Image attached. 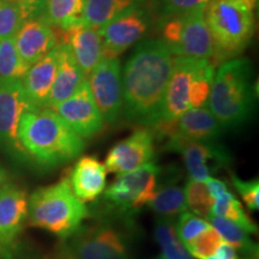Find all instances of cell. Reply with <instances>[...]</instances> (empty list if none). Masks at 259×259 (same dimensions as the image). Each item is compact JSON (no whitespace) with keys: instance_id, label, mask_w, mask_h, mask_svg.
<instances>
[{"instance_id":"cell-24","label":"cell","mask_w":259,"mask_h":259,"mask_svg":"<svg viewBox=\"0 0 259 259\" xmlns=\"http://www.w3.org/2000/svg\"><path fill=\"white\" fill-rule=\"evenodd\" d=\"M88 0H48L42 16L57 30L65 31L82 19Z\"/></svg>"},{"instance_id":"cell-42","label":"cell","mask_w":259,"mask_h":259,"mask_svg":"<svg viewBox=\"0 0 259 259\" xmlns=\"http://www.w3.org/2000/svg\"><path fill=\"white\" fill-rule=\"evenodd\" d=\"M154 259H166L163 257V255H160V257H156V258H154Z\"/></svg>"},{"instance_id":"cell-34","label":"cell","mask_w":259,"mask_h":259,"mask_svg":"<svg viewBox=\"0 0 259 259\" xmlns=\"http://www.w3.org/2000/svg\"><path fill=\"white\" fill-rule=\"evenodd\" d=\"M211 225L205 220L194 215L192 212L185 211L180 213L179 221L177 223L176 233L179 240L185 245L186 242L192 240L197 235L200 234L203 231L208 229Z\"/></svg>"},{"instance_id":"cell-21","label":"cell","mask_w":259,"mask_h":259,"mask_svg":"<svg viewBox=\"0 0 259 259\" xmlns=\"http://www.w3.org/2000/svg\"><path fill=\"white\" fill-rule=\"evenodd\" d=\"M87 79V76L74 60L70 47L59 42L58 45V69L56 79L52 85L51 93L45 105V108L53 109L59 103L69 99L79 85Z\"/></svg>"},{"instance_id":"cell-30","label":"cell","mask_w":259,"mask_h":259,"mask_svg":"<svg viewBox=\"0 0 259 259\" xmlns=\"http://www.w3.org/2000/svg\"><path fill=\"white\" fill-rule=\"evenodd\" d=\"M184 194L187 209H190L194 215L202 219H208L211 215L213 199L210 196L205 183L190 179L189 183H186Z\"/></svg>"},{"instance_id":"cell-43","label":"cell","mask_w":259,"mask_h":259,"mask_svg":"<svg viewBox=\"0 0 259 259\" xmlns=\"http://www.w3.org/2000/svg\"><path fill=\"white\" fill-rule=\"evenodd\" d=\"M4 185H5V184H4ZM4 185H3V186H4ZM3 186H0V191H2V187H3Z\"/></svg>"},{"instance_id":"cell-28","label":"cell","mask_w":259,"mask_h":259,"mask_svg":"<svg viewBox=\"0 0 259 259\" xmlns=\"http://www.w3.org/2000/svg\"><path fill=\"white\" fill-rule=\"evenodd\" d=\"M155 239L166 259H193L177 236L176 228L168 218H160L156 221Z\"/></svg>"},{"instance_id":"cell-4","label":"cell","mask_w":259,"mask_h":259,"mask_svg":"<svg viewBox=\"0 0 259 259\" xmlns=\"http://www.w3.org/2000/svg\"><path fill=\"white\" fill-rule=\"evenodd\" d=\"M89 210L74 196L69 178L40 187L28 197V225L57 235L61 240L77 232Z\"/></svg>"},{"instance_id":"cell-5","label":"cell","mask_w":259,"mask_h":259,"mask_svg":"<svg viewBox=\"0 0 259 259\" xmlns=\"http://www.w3.org/2000/svg\"><path fill=\"white\" fill-rule=\"evenodd\" d=\"M255 6L257 0H209L204 16L216 60L223 63L236 58L250 45L254 34Z\"/></svg>"},{"instance_id":"cell-6","label":"cell","mask_w":259,"mask_h":259,"mask_svg":"<svg viewBox=\"0 0 259 259\" xmlns=\"http://www.w3.org/2000/svg\"><path fill=\"white\" fill-rule=\"evenodd\" d=\"M58 259H130L128 241L111 223L96 222L63 240Z\"/></svg>"},{"instance_id":"cell-36","label":"cell","mask_w":259,"mask_h":259,"mask_svg":"<svg viewBox=\"0 0 259 259\" xmlns=\"http://www.w3.org/2000/svg\"><path fill=\"white\" fill-rule=\"evenodd\" d=\"M9 2L14 3V4L18 5L19 8L23 10L27 18L30 17V16L42 14V8L38 4V0H9Z\"/></svg>"},{"instance_id":"cell-2","label":"cell","mask_w":259,"mask_h":259,"mask_svg":"<svg viewBox=\"0 0 259 259\" xmlns=\"http://www.w3.org/2000/svg\"><path fill=\"white\" fill-rule=\"evenodd\" d=\"M18 138L29 160L48 169L73 161L85 148L84 139L51 108L24 112Z\"/></svg>"},{"instance_id":"cell-35","label":"cell","mask_w":259,"mask_h":259,"mask_svg":"<svg viewBox=\"0 0 259 259\" xmlns=\"http://www.w3.org/2000/svg\"><path fill=\"white\" fill-rule=\"evenodd\" d=\"M232 183L241 196L242 200L248 209L252 211H257L259 209V183L258 180L245 181L232 174Z\"/></svg>"},{"instance_id":"cell-20","label":"cell","mask_w":259,"mask_h":259,"mask_svg":"<svg viewBox=\"0 0 259 259\" xmlns=\"http://www.w3.org/2000/svg\"><path fill=\"white\" fill-rule=\"evenodd\" d=\"M59 45V44H58ZM58 69V46L37 63L31 65L22 78L28 103L32 109L45 108Z\"/></svg>"},{"instance_id":"cell-15","label":"cell","mask_w":259,"mask_h":259,"mask_svg":"<svg viewBox=\"0 0 259 259\" xmlns=\"http://www.w3.org/2000/svg\"><path fill=\"white\" fill-rule=\"evenodd\" d=\"M53 111L83 139L95 137L105 127V120L94 101L87 79L73 95L54 107Z\"/></svg>"},{"instance_id":"cell-12","label":"cell","mask_w":259,"mask_h":259,"mask_svg":"<svg viewBox=\"0 0 259 259\" xmlns=\"http://www.w3.org/2000/svg\"><path fill=\"white\" fill-rule=\"evenodd\" d=\"M167 150L180 154L190 179L202 183H205L216 170L231 162V155L227 149L216 142L204 143L171 136L167 143Z\"/></svg>"},{"instance_id":"cell-37","label":"cell","mask_w":259,"mask_h":259,"mask_svg":"<svg viewBox=\"0 0 259 259\" xmlns=\"http://www.w3.org/2000/svg\"><path fill=\"white\" fill-rule=\"evenodd\" d=\"M205 185L208 187V191L210 196L212 197V199H215L216 197H219L220 194H222L226 191H228V187L222 180L215 179V178H209L208 180L205 181Z\"/></svg>"},{"instance_id":"cell-19","label":"cell","mask_w":259,"mask_h":259,"mask_svg":"<svg viewBox=\"0 0 259 259\" xmlns=\"http://www.w3.org/2000/svg\"><path fill=\"white\" fill-rule=\"evenodd\" d=\"M69 181L74 196L82 203H89L105 192L107 168L95 156H82L74 163Z\"/></svg>"},{"instance_id":"cell-26","label":"cell","mask_w":259,"mask_h":259,"mask_svg":"<svg viewBox=\"0 0 259 259\" xmlns=\"http://www.w3.org/2000/svg\"><path fill=\"white\" fill-rule=\"evenodd\" d=\"M211 213L236 223L248 234H253L258 231L257 225L246 213L242 204L229 190L213 199Z\"/></svg>"},{"instance_id":"cell-1","label":"cell","mask_w":259,"mask_h":259,"mask_svg":"<svg viewBox=\"0 0 259 259\" xmlns=\"http://www.w3.org/2000/svg\"><path fill=\"white\" fill-rule=\"evenodd\" d=\"M173 54L160 38L138 45L121 73L122 112L128 121L154 127L158 121Z\"/></svg>"},{"instance_id":"cell-33","label":"cell","mask_w":259,"mask_h":259,"mask_svg":"<svg viewBox=\"0 0 259 259\" xmlns=\"http://www.w3.org/2000/svg\"><path fill=\"white\" fill-rule=\"evenodd\" d=\"M25 18L27 16L18 5L0 0V40L14 37Z\"/></svg>"},{"instance_id":"cell-17","label":"cell","mask_w":259,"mask_h":259,"mask_svg":"<svg viewBox=\"0 0 259 259\" xmlns=\"http://www.w3.org/2000/svg\"><path fill=\"white\" fill-rule=\"evenodd\" d=\"M14 38L19 56L28 67L47 56L59 44L57 29L42 14L25 18Z\"/></svg>"},{"instance_id":"cell-10","label":"cell","mask_w":259,"mask_h":259,"mask_svg":"<svg viewBox=\"0 0 259 259\" xmlns=\"http://www.w3.org/2000/svg\"><path fill=\"white\" fill-rule=\"evenodd\" d=\"M209 61L184 57L173 58V67L156 125L176 121L181 114L191 109L194 80Z\"/></svg>"},{"instance_id":"cell-32","label":"cell","mask_w":259,"mask_h":259,"mask_svg":"<svg viewBox=\"0 0 259 259\" xmlns=\"http://www.w3.org/2000/svg\"><path fill=\"white\" fill-rule=\"evenodd\" d=\"M222 242L221 235L213 227H209L203 231L192 240L186 242L185 248L191 254V257L196 259H206L210 255L215 254L216 250Z\"/></svg>"},{"instance_id":"cell-23","label":"cell","mask_w":259,"mask_h":259,"mask_svg":"<svg viewBox=\"0 0 259 259\" xmlns=\"http://www.w3.org/2000/svg\"><path fill=\"white\" fill-rule=\"evenodd\" d=\"M144 3L145 0H88L82 22L101 30L113 19L144 5Z\"/></svg>"},{"instance_id":"cell-3","label":"cell","mask_w":259,"mask_h":259,"mask_svg":"<svg viewBox=\"0 0 259 259\" xmlns=\"http://www.w3.org/2000/svg\"><path fill=\"white\" fill-rule=\"evenodd\" d=\"M253 67L246 58L226 60L215 71L208 108L223 130L235 128L251 119L255 93Z\"/></svg>"},{"instance_id":"cell-40","label":"cell","mask_w":259,"mask_h":259,"mask_svg":"<svg viewBox=\"0 0 259 259\" xmlns=\"http://www.w3.org/2000/svg\"><path fill=\"white\" fill-rule=\"evenodd\" d=\"M47 2H48V0H38V4H40V6L42 8V10H44L45 5L47 4Z\"/></svg>"},{"instance_id":"cell-7","label":"cell","mask_w":259,"mask_h":259,"mask_svg":"<svg viewBox=\"0 0 259 259\" xmlns=\"http://www.w3.org/2000/svg\"><path fill=\"white\" fill-rule=\"evenodd\" d=\"M204 9L158 22L160 40L173 57L213 59L215 48L204 16Z\"/></svg>"},{"instance_id":"cell-8","label":"cell","mask_w":259,"mask_h":259,"mask_svg":"<svg viewBox=\"0 0 259 259\" xmlns=\"http://www.w3.org/2000/svg\"><path fill=\"white\" fill-rule=\"evenodd\" d=\"M32 109L21 79H0V150L10 158L29 161L18 138V125L24 112Z\"/></svg>"},{"instance_id":"cell-22","label":"cell","mask_w":259,"mask_h":259,"mask_svg":"<svg viewBox=\"0 0 259 259\" xmlns=\"http://www.w3.org/2000/svg\"><path fill=\"white\" fill-rule=\"evenodd\" d=\"M222 131V126L208 107H200L189 109L181 114L174 121L171 136H179L194 142L212 143L220 138Z\"/></svg>"},{"instance_id":"cell-18","label":"cell","mask_w":259,"mask_h":259,"mask_svg":"<svg viewBox=\"0 0 259 259\" xmlns=\"http://www.w3.org/2000/svg\"><path fill=\"white\" fill-rule=\"evenodd\" d=\"M61 32V41L70 47L74 60L85 76H89L102 60V40L100 30L83 23L82 19Z\"/></svg>"},{"instance_id":"cell-38","label":"cell","mask_w":259,"mask_h":259,"mask_svg":"<svg viewBox=\"0 0 259 259\" xmlns=\"http://www.w3.org/2000/svg\"><path fill=\"white\" fill-rule=\"evenodd\" d=\"M215 255L218 259H240L239 258L238 251L233 247L232 245L227 242H221L215 252Z\"/></svg>"},{"instance_id":"cell-27","label":"cell","mask_w":259,"mask_h":259,"mask_svg":"<svg viewBox=\"0 0 259 259\" xmlns=\"http://www.w3.org/2000/svg\"><path fill=\"white\" fill-rule=\"evenodd\" d=\"M148 206L162 218L180 215L187 210L184 190L177 185H163L156 191Z\"/></svg>"},{"instance_id":"cell-29","label":"cell","mask_w":259,"mask_h":259,"mask_svg":"<svg viewBox=\"0 0 259 259\" xmlns=\"http://www.w3.org/2000/svg\"><path fill=\"white\" fill-rule=\"evenodd\" d=\"M28 69L19 56L15 38L0 40V79H22Z\"/></svg>"},{"instance_id":"cell-16","label":"cell","mask_w":259,"mask_h":259,"mask_svg":"<svg viewBox=\"0 0 259 259\" xmlns=\"http://www.w3.org/2000/svg\"><path fill=\"white\" fill-rule=\"evenodd\" d=\"M154 156L153 134L148 128H138L108 151L105 166L107 170L120 176L150 163Z\"/></svg>"},{"instance_id":"cell-31","label":"cell","mask_w":259,"mask_h":259,"mask_svg":"<svg viewBox=\"0 0 259 259\" xmlns=\"http://www.w3.org/2000/svg\"><path fill=\"white\" fill-rule=\"evenodd\" d=\"M209 0H153V8L158 21L178 17L204 9Z\"/></svg>"},{"instance_id":"cell-39","label":"cell","mask_w":259,"mask_h":259,"mask_svg":"<svg viewBox=\"0 0 259 259\" xmlns=\"http://www.w3.org/2000/svg\"><path fill=\"white\" fill-rule=\"evenodd\" d=\"M4 184H6V171L0 166V186H3Z\"/></svg>"},{"instance_id":"cell-13","label":"cell","mask_w":259,"mask_h":259,"mask_svg":"<svg viewBox=\"0 0 259 259\" xmlns=\"http://www.w3.org/2000/svg\"><path fill=\"white\" fill-rule=\"evenodd\" d=\"M27 220V192L6 183L0 191V259H14Z\"/></svg>"},{"instance_id":"cell-11","label":"cell","mask_w":259,"mask_h":259,"mask_svg":"<svg viewBox=\"0 0 259 259\" xmlns=\"http://www.w3.org/2000/svg\"><path fill=\"white\" fill-rule=\"evenodd\" d=\"M87 80L103 120L114 124L122 113L120 61L118 58H103Z\"/></svg>"},{"instance_id":"cell-41","label":"cell","mask_w":259,"mask_h":259,"mask_svg":"<svg viewBox=\"0 0 259 259\" xmlns=\"http://www.w3.org/2000/svg\"><path fill=\"white\" fill-rule=\"evenodd\" d=\"M206 259H218V257H216L215 254H212V255H210V257H208Z\"/></svg>"},{"instance_id":"cell-9","label":"cell","mask_w":259,"mask_h":259,"mask_svg":"<svg viewBox=\"0 0 259 259\" xmlns=\"http://www.w3.org/2000/svg\"><path fill=\"white\" fill-rule=\"evenodd\" d=\"M161 174L154 162L130 173L120 174L106 190L105 202L119 211H136L153 199Z\"/></svg>"},{"instance_id":"cell-14","label":"cell","mask_w":259,"mask_h":259,"mask_svg":"<svg viewBox=\"0 0 259 259\" xmlns=\"http://www.w3.org/2000/svg\"><path fill=\"white\" fill-rule=\"evenodd\" d=\"M151 21L150 10L142 5L109 22L100 30L103 58H118L142 40L150 30Z\"/></svg>"},{"instance_id":"cell-25","label":"cell","mask_w":259,"mask_h":259,"mask_svg":"<svg viewBox=\"0 0 259 259\" xmlns=\"http://www.w3.org/2000/svg\"><path fill=\"white\" fill-rule=\"evenodd\" d=\"M208 222L219 232L227 244L232 245L236 251L246 255V259H257V245L251 240L248 233L244 231L240 226L212 213L208 218Z\"/></svg>"}]
</instances>
